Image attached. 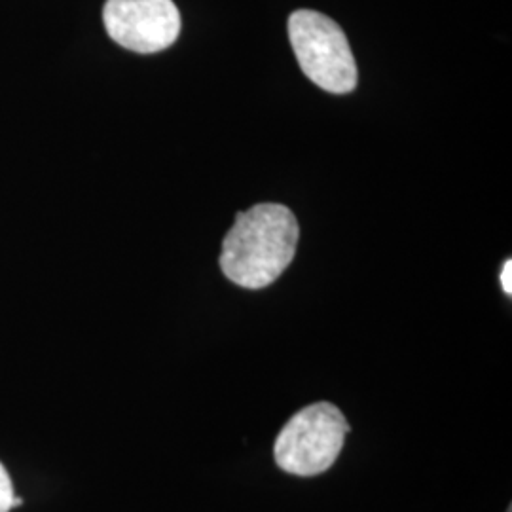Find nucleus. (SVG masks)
Instances as JSON below:
<instances>
[{
	"instance_id": "obj_7",
	"label": "nucleus",
	"mask_w": 512,
	"mask_h": 512,
	"mask_svg": "<svg viewBox=\"0 0 512 512\" xmlns=\"http://www.w3.org/2000/svg\"><path fill=\"white\" fill-rule=\"evenodd\" d=\"M507 512H512V509H511V507H509V511H507Z\"/></svg>"
},
{
	"instance_id": "obj_4",
	"label": "nucleus",
	"mask_w": 512,
	"mask_h": 512,
	"mask_svg": "<svg viewBox=\"0 0 512 512\" xmlns=\"http://www.w3.org/2000/svg\"><path fill=\"white\" fill-rule=\"evenodd\" d=\"M103 21L116 44L137 54L167 50L181 35V14L173 0H107Z\"/></svg>"
},
{
	"instance_id": "obj_3",
	"label": "nucleus",
	"mask_w": 512,
	"mask_h": 512,
	"mask_svg": "<svg viewBox=\"0 0 512 512\" xmlns=\"http://www.w3.org/2000/svg\"><path fill=\"white\" fill-rule=\"evenodd\" d=\"M289 38L302 73L329 93L353 92L357 63L342 27L313 10H296L289 18Z\"/></svg>"
},
{
	"instance_id": "obj_5",
	"label": "nucleus",
	"mask_w": 512,
	"mask_h": 512,
	"mask_svg": "<svg viewBox=\"0 0 512 512\" xmlns=\"http://www.w3.org/2000/svg\"><path fill=\"white\" fill-rule=\"evenodd\" d=\"M12 499H14V488L8 471L0 463V512H10L12 509Z\"/></svg>"
},
{
	"instance_id": "obj_6",
	"label": "nucleus",
	"mask_w": 512,
	"mask_h": 512,
	"mask_svg": "<svg viewBox=\"0 0 512 512\" xmlns=\"http://www.w3.org/2000/svg\"><path fill=\"white\" fill-rule=\"evenodd\" d=\"M501 287L507 294H512V262L507 260L505 266H503V272H501Z\"/></svg>"
},
{
	"instance_id": "obj_2",
	"label": "nucleus",
	"mask_w": 512,
	"mask_h": 512,
	"mask_svg": "<svg viewBox=\"0 0 512 512\" xmlns=\"http://www.w3.org/2000/svg\"><path fill=\"white\" fill-rule=\"evenodd\" d=\"M349 431L348 420L338 406L310 404L296 412L279 431L275 463L289 475H321L336 463Z\"/></svg>"
},
{
	"instance_id": "obj_1",
	"label": "nucleus",
	"mask_w": 512,
	"mask_h": 512,
	"mask_svg": "<svg viewBox=\"0 0 512 512\" xmlns=\"http://www.w3.org/2000/svg\"><path fill=\"white\" fill-rule=\"evenodd\" d=\"M298 236L300 226L289 207L258 203L238 213L222 241L220 268L243 289H264L291 266Z\"/></svg>"
}]
</instances>
